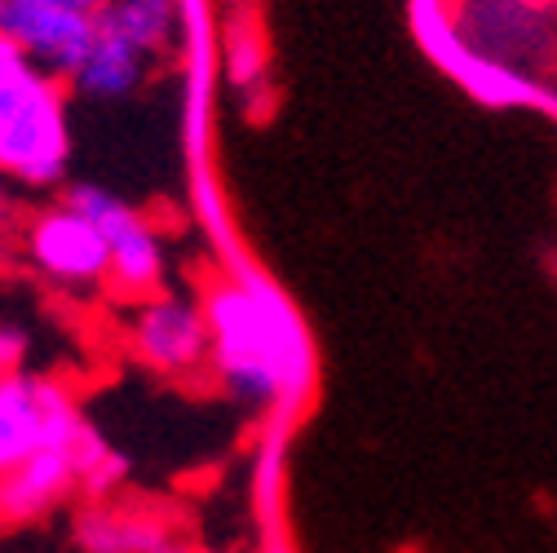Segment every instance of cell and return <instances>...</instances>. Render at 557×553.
I'll return each mask as SVG.
<instances>
[{
	"instance_id": "11",
	"label": "cell",
	"mask_w": 557,
	"mask_h": 553,
	"mask_svg": "<svg viewBox=\"0 0 557 553\" xmlns=\"http://www.w3.org/2000/svg\"><path fill=\"white\" fill-rule=\"evenodd\" d=\"M98 23L156 58L177 32V0H107Z\"/></svg>"
},
{
	"instance_id": "14",
	"label": "cell",
	"mask_w": 557,
	"mask_h": 553,
	"mask_svg": "<svg viewBox=\"0 0 557 553\" xmlns=\"http://www.w3.org/2000/svg\"><path fill=\"white\" fill-rule=\"evenodd\" d=\"M27 332L18 328V323H10V319H0V372H14V368H23V359H27Z\"/></svg>"
},
{
	"instance_id": "12",
	"label": "cell",
	"mask_w": 557,
	"mask_h": 553,
	"mask_svg": "<svg viewBox=\"0 0 557 553\" xmlns=\"http://www.w3.org/2000/svg\"><path fill=\"white\" fill-rule=\"evenodd\" d=\"M81 544L89 553H160L164 531L147 518L115 514V509H89L81 518Z\"/></svg>"
},
{
	"instance_id": "9",
	"label": "cell",
	"mask_w": 557,
	"mask_h": 553,
	"mask_svg": "<svg viewBox=\"0 0 557 553\" xmlns=\"http://www.w3.org/2000/svg\"><path fill=\"white\" fill-rule=\"evenodd\" d=\"M76 482H81V474H76L72 447H40L27 460H18L14 469L0 474V518L5 523L36 518V514L53 509Z\"/></svg>"
},
{
	"instance_id": "10",
	"label": "cell",
	"mask_w": 557,
	"mask_h": 553,
	"mask_svg": "<svg viewBox=\"0 0 557 553\" xmlns=\"http://www.w3.org/2000/svg\"><path fill=\"white\" fill-rule=\"evenodd\" d=\"M147 62H151V53H143L137 45H128L124 36H115L98 23L94 45L85 49L81 66L72 72V85L94 102H115V98H128L137 85H143Z\"/></svg>"
},
{
	"instance_id": "5",
	"label": "cell",
	"mask_w": 557,
	"mask_h": 553,
	"mask_svg": "<svg viewBox=\"0 0 557 553\" xmlns=\"http://www.w3.org/2000/svg\"><path fill=\"white\" fill-rule=\"evenodd\" d=\"M66 204H76L102 231L107 253H111V284L128 297H151L164 280V244L151 231V222L102 186H76L66 195Z\"/></svg>"
},
{
	"instance_id": "7",
	"label": "cell",
	"mask_w": 557,
	"mask_h": 553,
	"mask_svg": "<svg viewBox=\"0 0 557 553\" xmlns=\"http://www.w3.org/2000/svg\"><path fill=\"white\" fill-rule=\"evenodd\" d=\"M32 261L49 274L53 284L66 288H94L111 280V253L102 231L76 209V204H58V209L40 213L32 235H27Z\"/></svg>"
},
{
	"instance_id": "2",
	"label": "cell",
	"mask_w": 557,
	"mask_h": 553,
	"mask_svg": "<svg viewBox=\"0 0 557 553\" xmlns=\"http://www.w3.org/2000/svg\"><path fill=\"white\" fill-rule=\"evenodd\" d=\"M451 27L486 66L522 81L557 72V0H456Z\"/></svg>"
},
{
	"instance_id": "3",
	"label": "cell",
	"mask_w": 557,
	"mask_h": 553,
	"mask_svg": "<svg viewBox=\"0 0 557 553\" xmlns=\"http://www.w3.org/2000/svg\"><path fill=\"white\" fill-rule=\"evenodd\" d=\"M72 160V128L58 76L36 72L0 120V173L32 186H53Z\"/></svg>"
},
{
	"instance_id": "1",
	"label": "cell",
	"mask_w": 557,
	"mask_h": 553,
	"mask_svg": "<svg viewBox=\"0 0 557 553\" xmlns=\"http://www.w3.org/2000/svg\"><path fill=\"white\" fill-rule=\"evenodd\" d=\"M208 359L231 398L248 407L288 403L310 381V341L297 310L265 280H235L208 293Z\"/></svg>"
},
{
	"instance_id": "15",
	"label": "cell",
	"mask_w": 557,
	"mask_h": 553,
	"mask_svg": "<svg viewBox=\"0 0 557 553\" xmlns=\"http://www.w3.org/2000/svg\"><path fill=\"white\" fill-rule=\"evenodd\" d=\"M36 5H58V10H81V14H98L107 0H36Z\"/></svg>"
},
{
	"instance_id": "6",
	"label": "cell",
	"mask_w": 557,
	"mask_h": 553,
	"mask_svg": "<svg viewBox=\"0 0 557 553\" xmlns=\"http://www.w3.org/2000/svg\"><path fill=\"white\" fill-rule=\"evenodd\" d=\"M0 32H5L27 53V62L40 66L45 76L72 81L85 49L94 45L98 14L36 5V0H0Z\"/></svg>"
},
{
	"instance_id": "8",
	"label": "cell",
	"mask_w": 557,
	"mask_h": 553,
	"mask_svg": "<svg viewBox=\"0 0 557 553\" xmlns=\"http://www.w3.org/2000/svg\"><path fill=\"white\" fill-rule=\"evenodd\" d=\"M133 351L156 372H195L208 359V319L182 297H143L133 319Z\"/></svg>"
},
{
	"instance_id": "13",
	"label": "cell",
	"mask_w": 557,
	"mask_h": 553,
	"mask_svg": "<svg viewBox=\"0 0 557 553\" xmlns=\"http://www.w3.org/2000/svg\"><path fill=\"white\" fill-rule=\"evenodd\" d=\"M40 72V66L27 62V53L0 32V120H5V111L14 107V98L27 89V81Z\"/></svg>"
},
{
	"instance_id": "4",
	"label": "cell",
	"mask_w": 557,
	"mask_h": 553,
	"mask_svg": "<svg viewBox=\"0 0 557 553\" xmlns=\"http://www.w3.org/2000/svg\"><path fill=\"white\" fill-rule=\"evenodd\" d=\"M85 417L66 385L36 372H0V474L40 447H72Z\"/></svg>"
}]
</instances>
